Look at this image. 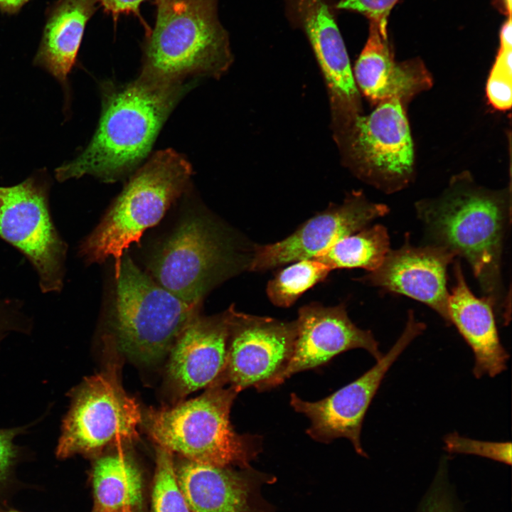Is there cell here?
I'll list each match as a JSON object with an SVG mask.
<instances>
[{"label": "cell", "instance_id": "1", "mask_svg": "<svg viewBox=\"0 0 512 512\" xmlns=\"http://www.w3.org/2000/svg\"><path fill=\"white\" fill-rule=\"evenodd\" d=\"M511 204V188H485L467 171L452 176L438 196L415 204L427 244L442 247L469 263L483 296L503 325L511 320L510 290L502 274Z\"/></svg>", "mask_w": 512, "mask_h": 512}, {"label": "cell", "instance_id": "2", "mask_svg": "<svg viewBox=\"0 0 512 512\" xmlns=\"http://www.w3.org/2000/svg\"><path fill=\"white\" fill-rule=\"evenodd\" d=\"M185 82H162L139 75L103 91L101 117L85 149L55 170L59 181L90 175L106 183L133 172L149 154L161 127L183 95Z\"/></svg>", "mask_w": 512, "mask_h": 512}, {"label": "cell", "instance_id": "3", "mask_svg": "<svg viewBox=\"0 0 512 512\" xmlns=\"http://www.w3.org/2000/svg\"><path fill=\"white\" fill-rule=\"evenodd\" d=\"M238 393L216 380L199 397L171 407L149 410L144 425L157 447L188 460L250 466L262 452V439L239 434L232 426L230 412Z\"/></svg>", "mask_w": 512, "mask_h": 512}, {"label": "cell", "instance_id": "4", "mask_svg": "<svg viewBox=\"0 0 512 512\" xmlns=\"http://www.w3.org/2000/svg\"><path fill=\"white\" fill-rule=\"evenodd\" d=\"M192 168L171 149L158 151L130 177L93 230L81 242L87 264L114 259V270L130 245L164 217L188 188Z\"/></svg>", "mask_w": 512, "mask_h": 512}, {"label": "cell", "instance_id": "5", "mask_svg": "<svg viewBox=\"0 0 512 512\" xmlns=\"http://www.w3.org/2000/svg\"><path fill=\"white\" fill-rule=\"evenodd\" d=\"M201 307L182 301L158 284L126 251L114 270L105 336L132 358L152 363L169 352Z\"/></svg>", "mask_w": 512, "mask_h": 512}, {"label": "cell", "instance_id": "6", "mask_svg": "<svg viewBox=\"0 0 512 512\" xmlns=\"http://www.w3.org/2000/svg\"><path fill=\"white\" fill-rule=\"evenodd\" d=\"M231 63L228 36L215 0H157L154 31L139 76L162 82L189 76L218 77Z\"/></svg>", "mask_w": 512, "mask_h": 512}, {"label": "cell", "instance_id": "7", "mask_svg": "<svg viewBox=\"0 0 512 512\" xmlns=\"http://www.w3.org/2000/svg\"><path fill=\"white\" fill-rule=\"evenodd\" d=\"M248 262L228 228L205 211L191 210L156 247L147 270L164 289L201 306L213 289Z\"/></svg>", "mask_w": 512, "mask_h": 512}, {"label": "cell", "instance_id": "8", "mask_svg": "<svg viewBox=\"0 0 512 512\" xmlns=\"http://www.w3.org/2000/svg\"><path fill=\"white\" fill-rule=\"evenodd\" d=\"M70 396V405L56 447L58 459L95 455L108 446H121L138 438L141 412L122 385L115 360L85 378Z\"/></svg>", "mask_w": 512, "mask_h": 512}, {"label": "cell", "instance_id": "9", "mask_svg": "<svg viewBox=\"0 0 512 512\" xmlns=\"http://www.w3.org/2000/svg\"><path fill=\"white\" fill-rule=\"evenodd\" d=\"M405 108L397 100L379 103L335 137L358 178L388 194L406 188L415 176L413 142Z\"/></svg>", "mask_w": 512, "mask_h": 512}, {"label": "cell", "instance_id": "10", "mask_svg": "<svg viewBox=\"0 0 512 512\" xmlns=\"http://www.w3.org/2000/svg\"><path fill=\"white\" fill-rule=\"evenodd\" d=\"M0 238L27 257L43 292L62 290L68 246L52 220L46 182L32 176L0 186Z\"/></svg>", "mask_w": 512, "mask_h": 512}, {"label": "cell", "instance_id": "11", "mask_svg": "<svg viewBox=\"0 0 512 512\" xmlns=\"http://www.w3.org/2000/svg\"><path fill=\"white\" fill-rule=\"evenodd\" d=\"M426 329L410 310L404 330L387 353L356 380L329 396L315 402L291 393L290 405L306 416L311 425L306 434L314 440L328 444L337 438L348 439L356 453L368 457L361 442L366 413L385 374L407 346Z\"/></svg>", "mask_w": 512, "mask_h": 512}, {"label": "cell", "instance_id": "12", "mask_svg": "<svg viewBox=\"0 0 512 512\" xmlns=\"http://www.w3.org/2000/svg\"><path fill=\"white\" fill-rule=\"evenodd\" d=\"M228 336L221 383L242 390H267L287 366L294 346L296 321L238 311L228 307Z\"/></svg>", "mask_w": 512, "mask_h": 512}, {"label": "cell", "instance_id": "13", "mask_svg": "<svg viewBox=\"0 0 512 512\" xmlns=\"http://www.w3.org/2000/svg\"><path fill=\"white\" fill-rule=\"evenodd\" d=\"M389 211L387 205L370 201L361 191H352L341 203L329 206L285 238L255 245L247 270L264 272L295 261L315 259L343 237L369 226Z\"/></svg>", "mask_w": 512, "mask_h": 512}, {"label": "cell", "instance_id": "14", "mask_svg": "<svg viewBox=\"0 0 512 512\" xmlns=\"http://www.w3.org/2000/svg\"><path fill=\"white\" fill-rule=\"evenodd\" d=\"M295 321L297 336L291 358L267 390L295 373L322 366L351 349H364L376 361L383 356L371 331L358 327L348 317L343 303L326 306L311 302L299 308Z\"/></svg>", "mask_w": 512, "mask_h": 512}, {"label": "cell", "instance_id": "15", "mask_svg": "<svg viewBox=\"0 0 512 512\" xmlns=\"http://www.w3.org/2000/svg\"><path fill=\"white\" fill-rule=\"evenodd\" d=\"M455 258L453 253L440 246H415L407 234L403 244L390 250L377 269L357 280L422 302L451 325L447 272Z\"/></svg>", "mask_w": 512, "mask_h": 512}, {"label": "cell", "instance_id": "16", "mask_svg": "<svg viewBox=\"0 0 512 512\" xmlns=\"http://www.w3.org/2000/svg\"><path fill=\"white\" fill-rule=\"evenodd\" d=\"M176 474L191 512H275L264 489L277 478L252 466H220L187 459Z\"/></svg>", "mask_w": 512, "mask_h": 512}, {"label": "cell", "instance_id": "17", "mask_svg": "<svg viewBox=\"0 0 512 512\" xmlns=\"http://www.w3.org/2000/svg\"><path fill=\"white\" fill-rule=\"evenodd\" d=\"M329 92L334 136L361 114V102L338 28L324 0H292Z\"/></svg>", "mask_w": 512, "mask_h": 512}, {"label": "cell", "instance_id": "18", "mask_svg": "<svg viewBox=\"0 0 512 512\" xmlns=\"http://www.w3.org/2000/svg\"><path fill=\"white\" fill-rule=\"evenodd\" d=\"M228 311L199 313L183 329L168 353L166 377L176 397L208 388L222 373L226 360Z\"/></svg>", "mask_w": 512, "mask_h": 512}, {"label": "cell", "instance_id": "19", "mask_svg": "<svg viewBox=\"0 0 512 512\" xmlns=\"http://www.w3.org/2000/svg\"><path fill=\"white\" fill-rule=\"evenodd\" d=\"M353 73L356 85L375 105L392 100L405 105L432 85L431 73L420 58L395 60L388 34L373 21Z\"/></svg>", "mask_w": 512, "mask_h": 512}, {"label": "cell", "instance_id": "20", "mask_svg": "<svg viewBox=\"0 0 512 512\" xmlns=\"http://www.w3.org/2000/svg\"><path fill=\"white\" fill-rule=\"evenodd\" d=\"M453 272L454 285L448 299L451 324L474 353V375L495 377L507 368L509 355L499 338L493 306L486 297H477L471 291L458 259L454 260Z\"/></svg>", "mask_w": 512, "mask_h": 512}, {"label": "cell", "instance_id": "21", "mask_svg": "<svg viewBox=\"0 0 512 512\" xmlns=\"http://www.w3.org/2000/svg\"><path fill=\"white\" fill-rule=\"evenodd\" d=\"M98 0H62L45 28L35 63L65 84L80 45L85 26Z\"/></svg>", "mask_w": 512, "mask_h": 512}, {"label": "cell", "instance_id": "22", "mask_svg": "<svg viewBox=\"0 0 512 512\" xmlns=\"http://www.w3.org/2000/svg\"><path fill=\"white\" fill-rule=\"evenodd\" d=\"M120 447L114 453L98 457L93 464L92 512H122L126 508L132 510L142 503L141 472Z\"/></svg>", "mask_w": 512, "mask_h": 512}, {"label": "cell", "instance_id": "23", "mask_svg": "<svg viewBox=\"0 0 512 512\" xmlns=\"http://www.w3.org/2000/svg\"><path fill=\"white\" fill-rule=\"evenodd\" d=\"M390 246L388 229L375 224L343 237L315 259L331 271L361 268L371 272L381 265Z\"/></svg>", "mask_w": 512, "mask_h": 512}, {"label": "cell", "instance_id": "24", "mask_svg": "<svg viewBox=\"0 0 512 512\" xmlns=\"http://www.w3.org/2000/svg\"><path fill=\"white\" fill-rule=\"evenodd\" d=\"M331 271L327 265L316 259L291 262L268 282L267 297L277 306L289 307L304 292L324 281Z\"/></svg>", "mask_w": 512, "mask_h": 512}, {"label": "cell", "instance_id": "25", "mask_svg": "<svg viewBox=\"0 0 512 512\" xmlns=\"http://www.w3.org/2000/svg\"><path fill=\"white\" fill-rule=\"evenodd\" d=\"M153 512H191L178 486L172 453L157 447Z\"/></svg>", "mask_w": 512, "mask_h": 512}, {"label": "cell", "instance_id": "26", "mask_svg": "<svg viewBox=\"0 0 512 512\" xmlns=\"http://www.w3.org/2000/svg\"><path fill=\"white\" fill-rule=\"evenodd\" d=\"M486 95L490 104L499 110L511 107L512 41L500 40V49L486 82Z\"/></svg>", "mask_w": 512, "mask_h": 512}, {"label": "cell", "instance_id": "27", "mask_svg": "<svg viewBox=\"0 0 512 512\" xmlns=\"http://www.w3.org/2000/svg\"><path fill=\"white\" fill-rule=\"evenodd\" d=\"M444 449L449 453L477 455L505 464H511V442L476 440L461 436L457 432H452L444 437Z\"/></svg>", "mask_w": 512, "mask_h": 512}, {"label": "cell", "instance_id": "28", "mask_svg": "<svg viewBox=\"0 0 512 512\" xmlns=\"http://www.w3.org/2000/svg\"><path fill=\"white\" fill-rule=\"evenodd\" d=\"M398 0H339L336 7L358 11L375 23L380 30L388 34V18Z\"/></svg>", "mask_w": 512, "mask_h": 512}, {"label": "cell", "instance_id": "29", "mask_svg": "<svg viewBox=\"0 0 512 512\" xmlns=\"http://www.w3.org/2000/svg\"><path fill=\"white\" fill-rule=\"evenodd\" d=\"M27 428L28 426L0 429V490L8 481L18 457L15 438Z\"/></svg>", "mask_w": 512, "mask_h": 512}, {"label": "cell", "instance_id": "30", "mask_svg": "<svg viewBox=\"0 0 512 512\" xmlns=\"http://www.w3.org/2000/svg\"><path fill=\"white\" fill-rule=\"evenodd\" d=\"M420 512H458L454 497L444 477H436L425 496Z\"/></svg>", "mask_w": 512, "mask_h": 512}, {"label": "cell", "instance_id": "31", "mask_svg": "<svg viewBox=\"0 0 512 512\" xmlns=\"http://www.w3.org/2000/svg\"><path fill=\"white\" fill-rule=\"evenodd\" d=\"M16 301L0 299V342L11 332H28V319Z\"/></svg>", "mask_w": 512, "mask_h": 512}, {"label": "cell", "instance_id": "32", "mask_svg": "<svg viewBox=\"0 0 512 512\" xmlns=\"http://www.w3.org/2000/svg\"><path fill=\"white\" fill-rule=\"evenodd\" d=\"M145 0H98L105 10L113 15L134 12L138 14L140 4Z\"/></svg>", "mask_w": 512, "mask_h": 512}, {"label": "cell", "instance_id": "33", "mask_svg": "<svg viewBox=\"0 0 512 512\" xmlns=\"http://www.w3.org/2000/svg\"><path fill=\"white\" fill-rule=\"evenodd\" d=\"M28 0H0V7L6 10H15Z\"/></svg>", "mask_w": 512, "mask_h": 512}, {"label": "cell", "instance_id": "34", "mask_svg": "<svg viewBox=\"0 0 512 512\" xmlns=\"http://www.w3.org/2000/svg\"><path fill=\"white\" fill-rule=\"evenodd\" d=\"M503 1H504V6L506 7V10L508 16H511V8H512L511 0H503Z\"/></svg>", "mask_w": 512, "mask_h": 512}, {"label": "cell", "instance_id": "35", "mask_svg": "<svg viewBox=\"0 0 512 512\" xmlns=\"http://www.w3.org/2000/svg\"><path fill=\"white\" fill-rule=\"evenodd\" d=\"M0 512H21L18 510H15L13 508H1L0 507Z\"/></svg>", "mask_w": 512, "mask_h": 512}, {"label": "cell", "instance_id": "36", "mask_svg": "<svg viewBox=\"0 0 512 512\" xmlns=\"http://www.w3.org/2000/svg\"><path fill=\"white\" fill-rule=\"evenodd\" d=\"M122 512H132V510L129 508H126L123 510Z\"/></svg>", "mask_w": 512, "mask_h": 512}]
</instances>
